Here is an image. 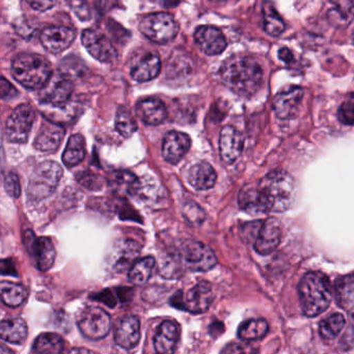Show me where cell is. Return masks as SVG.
<instances>
[{
    "label": "cell",
    "mask_w": 354,
    "mask_h": 354,
    "mask_svg": "<svg viewBox=\"0 0 354 354\" xmlns=\"http://www.w3.org/2000/svg\"><path fill=\"white\" fill-rule=\"evenodd\" d=\"M136 115L147 125L158 126L165 121L167 109L160 99L150 97L142 99L136 104Z\"/></svg>",
    "instance_id": "603a6c76"
},
{
    "label": "cell",
    "mask_w": 354,
    "mask_h": 354,
    "mask_svg": "<svg viewBox=\"0 0 354 354\" xmlns=\"http://www.w3.org/2000/svg\"><path fill=\"white\" fill-rule=\"evenodd\" d=\"M140 339V322L136 316H126L120 320L115 330V341L123 349H133Z\"/></svg>",
    "instance_id": "44dd1931"
},
{
    "label": "cell",
    "mask_w": 354,
    "mask_h": 354,
    "mask_svg": "<svg viewBox=\"0 0 354 354\" xmlns=\"http://www.w3.org/2000/svg\"><path fill=\"white\" fill-rule=\"evenodd\" d=\"M183 215L187 221L194 225H201L206 216L203 209L194 202H187L184 204Z\"/></svg>",
    "instance_id": "ab89813d"
},
{
    "label": "cell",
    "mask_w": 354,
    "mask_h": 354,
    "mask_svg": "<svg viewBox=\"0 0 354 354\" xmlns=\"http://www.w3.org/2000/svg\"><path fill=\"white\" fill-rule=\"evenodd\" d=\"M28 337V324L21 318L9 319L0 323V339L12 344L24 343Z\"/></svg>",
    "instance_id": "f546056e"
},
{
    "label": "cell",
    "mask_w": 354,
    "mask_h": 354,
    "mask_svg": "<svg viewBox=\"0 0 354 354\" xmlns=\"http://www.w3.org/2000/svg\"><path fill=\"white\" fill-rule=\"evenodd\" d=\"M28 297V291L22 285L12 281H0V300L10 306L17 308Z\"/></svg>",
    "instance_id": "d6a6232c"
},
{
    "label": "cell",
    "mask_w": 354,
    "mask_h": 354,
    "mask_svg": "<svg viewBox=\"0 0 354 354\" xmlns=\"http://www.w3.org/2000/svg\"><path fill=\"white\" fill-rule=\"evenodd\" d=\"M26 1L35 11L46 12L57 5V0H26Z\"/></svg>",
    "instance_id": "f6af8a7d"
},
{
    "label": "cell",
    "mask_w": 354,
    "mask_h": 354,
    "mask_svg": "<svg viewBox=\"0 0 354 354\" xmlns=\"http://www.w3.org/2000/svg\"><path fill=\"white\" fill-rule=\"evenodd\" d=\"M40 91L41 104L45 106H61L71 100L74 84L69 76L57 72L50 76L47 84Z\"/></svg>",
    "instance_id": "30bf717a"
},
{
    "label": "cell",
    "mask_w": 354,
    "mask_h": 354,
    "mask_svg": "<svg viewBox=\"0 0 354 354\" xmlns=\"http://www.w3.org/2000/svg\"><path fill=\"white\" fill-rule=\"evenodd\" d=\"M36 113L30 104H21L14 109L6 125L8 140L14 144L28 142L34 125Z\"/></svg>",
    "instance_id": "9c48e42d"
},
{
    "label": "cell",
    "mask_w": 354,
    "mask_h": 354,
    "mask_svg": "<svg viewBox=\"0 0 354 354\" xmlns=\"http://www.w3.org/2000/svg\"><path fill=\"white\" fill-rule=\"evenodd\" d=\"M279 57L283 63L288 64V65H290V64L294 62L293 53H292V51L290 50L289 48H287V47H283V48L279 49Z\"/></svg>",
    "instance_id": "7dc6e473"
},
{
    "label": "cell",
    "mask_w": 354,
    "mask_h": 354,
    "mask_svg": "<svg viewBox=\"0 0 354 354\" xmlns=\"http://www.w3.org/2000/svg\"><path fill=\"white\" fill-rule=\"evenodd\" d=\"M63 176V169L55 161H45L35 169L28 184V198L32 201L44 200L53 194Z\"/></svg>",
    "instance_id": "5b68a950"
},
{
    "label": "cell",
    "mask_w": 354,
    "mask_h": 354,
    "mask_svg": "<svg viewBox=\"0 0 354 354\" xmlns=\"http://www.w3.org/2000/svg\"><path fill=\"white\" fill-rule=\"evenodd\" d=\"M24 242L28 252L34 256L37 267L43 272L48 271L57 256L53 241L47 237L37 238L32 231H26Z\"/></svg>",
    "instance_id": "7c38bea8"
},
{
    "label": "cell",
    "mask_w": 354,
    "mask_h": 354,
    "mask_svg": "<svg viewBox=\"0 0 354 354\" xmlns=\"http://www.w3.org/2000/svg\"><path fill=\"white\" fill-rule=\"evenodd\" d=\"M82 41L88 53L101 63H111L118 57L117 49L111 40L96 30H84Z\"/></svg>",
    "instance_id": "4fadbf2b"
},
{
    "label": "cell",
    "mask_w": 354,
    "mask_h": 354,
    "mask_svg": "<svg viewBox=\"0 0 354 354\" xmlns=\"http://www.w3.org/2000/svg\"><path fill=\"white\" fill-rule=\"evenodd\" d=\"M215 169L208 162H198L188 169L187 181L194 189L207 190L216 183Z\"/></svg>",
    "instance_id": "d4e9b609"
},
{
    "label": "cell",
    "mask_w": 354,
    "mask_h": 354,
    "mask_svg": "<svg viewBox=\"0 0 354 354\" xmlns=\"http://www.w3.org/2000/svg\"><path fill=\"white\" fill-rule=\"evenodd\" d=\"M65 134V128L61 124L45 119L35 140V148L42 152H53L63 142Z\"/></svg>",
    "instance_id": "ffe728a7"
},
{
    "label": "cell",
    "mask_w": 354,
    "mask_h": 354,
    "mask_svg": "<svg viewBox=\"0 0 354 354\" xmlns=\"http://www.w3.org/2000/svg\"><path fill=\"white\" fill-rule=\"evenodd\" d=\"M19 95L17 88L3 76H0V98L3 100H12Z\"/></svg>",
    "instance_id": "ee69618b"
},
{
    "label": "cell",
    "mask_w": 354,
    "mask_h": 354,
    "mask_svg": "<svg viewBox=\"0 0 354 354\" xmlns=\"http://www.w3.org/2000/svg\"><path fill=\"white\" fill-rule=\"evenodd\" d=\"M298 293L302 312L310 318L325 312L333 297L329 279L320 271L306 273L298 286Z\"/></svg>",
    "instance_id": "3957f363"
},
{
    "label": "cell",
    "mask_w": 354,
    "mask_h": 354,
    "mask_svg": "<svg viewBox=\"0 0 354 354\" xmlns=\"http://www.w3.org/2000/svg\"><path fill=\"white\" fill-rule=\"evenodd\" d=\"M192 140L187 134L171 131L165 134L162 144V156L167 162L177 165L187 154Z\"/></svg>",
    "instance_id": "d6986e66"
},
{
    "label": "cell",
    "mask_w": 354,
    "mask_h": 354,
    "mask_svg": "<svg viewBox=\"0 0 354 354\" xmlns=\"http://www.w3.org/2000/svg\"><path fill=\"white\" fill-rule=\"evenodd\" d=\"M262 13L263 26H264V30L267 34L277 37L285 32V22L275 11L274 7L268 1H265L263 5Z\"/></svg>",
    "instance_id": "8d00e7d4"
},
{
    "label": "cell",
    "mask_w": 354,
    "mask_h": 354,
    "mask_svg": "<svg viewBox=\"0 0 354 354\" xmlns=\"http://www.w3.org/2000/svg\"><path fill=\"white\" fill-rule=\"evenodd\" d=\"M72 352H91V350H86V349H74V350H72Z\"/></svg>",
    "instance_id": "816d5d0a"
},
{
    "label": "cell",
    "mask_w": 354,
    "mask_h": 354,
    "mask_svg": "<svg viewBox=\"0 0 354 354\" xmlns=\"http://www.w3.org/2000/svg\"><path fill=\"white\" fill-rule=\"evenodd\" d=\"M212 301V287L207 281H200L186 291H178L171 300L175 308L192 314L206 312Z\"/></svg>",
    "instance_id": "ba28073f"
},
{
    "label": "cell",
    "mask_w": 354,
    "mask_h": 354,
    "mask_svg": "<svg viewBox=\"0 0 354 354\" xmlns=\"http://www.w3.org/2000/svg\"><path fill=\"white\" fill-rule=\"evenodd\" d=\"M109 180L111 189L120 196H136L140 189V180L130 171H115Z\"/></svg>",
    "instance_id": "f1b7e54d"
},
{
    "label": "cell",
    "mask_w": 354,
    "mask_h": 354,
    "mask_svg": "<svg viewBox=\"0 0 354 354\" xmlns=\"http://www.w3.org/2000/svg\"><path fill=\"white\" fill-rule=\"evenodd\" d=\"M304 92L299 86H290L279 92L273 100V109L279 119H293L299 113Z\"/></svg>",
    "instance_id": "5bb4252c"
},
{
    "label": "cell",
    "mask_w": 354,
    "mask_h": 354,
    "mask_svg": "<svg viewBox=\"0 0 354 354\" xmlns=\"http://www.w3.org/2000/svg\"><path fill=\"white\" fill-rule=\"evenodd\" d=\"M211 1H214V3H225V1H229V0H211Z\"/></svg>",
    "instance_id": "f5cc1de1"
},
{
    "label": "cell",
    "mask_w": 354,
    "mask_h": 354,
    "mask_svg": "<svg viewBox=\"0 0 354 354\" xmlns=\"http://www.w3.org/2000/svg\"><path fill=\"white\" fill-rule=\"evenodd\" d=\"M161 71L160 57L156 53H148L134 64L131 76L136 82H147L154 80Z\"/></svg>",
    "instance_id": "484cf974"
},
{
    "label": "cell",
    "mask_w": 354,
    "mask_h": 354,
    "mask_svg": "<svg viewBox=\"0 0 354 354\" xmlns=\"http://www.w3.org/2000/svg\"><path fill=\"white\" fill-rule=\"evenodd\" d=\"M337 119L344 125L352 126L354 122L353 96L350 95L349 100L345 101L337 111Z\"/></svg>",
    "instance_id": "b9f144b4"
},
{
    "label": "cell",
    "mask_w": 354,
    "mask_h": 354,
    "mask_svg": "<svg viewBox=\"0 0 354 354\" xmlns=\"http://www.w3.org/2000/svg\"><path fill=\"white\" fill-rule=\"evenodd\" d=\"M72 12L82 22L92 19V11L86 0H68Z\"/></svg>",
    "instance_id": "60d3db41"
},
{
    "label": "cell",
    "mask_w": 354,
    "mask_h": 354,
    "mask_svg": "<svg viewBox=\"0 0 354 354\" xmlns=\"http://www.w3.org/2000/svg\"><path fill=\"white\" fill-rule=\"evenodd\" d=\"M0 274L14 275V277L17 275V270H16L13 261L10 260V259L0 260Z\"/></svg>",
    "instance_id": "bcb514c9"
},
{
    "label": "cell",
    "mask_w": 354,
    "mask_h": 354,
    "mask_svg": "<svg viewBox=\"0 0 354 354\" xmlns=\"http://www.w3.org/2000/svg\"><path fill=\"white\" fill-rule=\"evenodd\" d=\"M258 187L267 213L283 212L295 201V182L287 171H270L259 182Z\"/></svg>",
    "instance_id": "7a4b0ae2"
},
{
    "label": "cell",
    "mask_w": 354,
    "mask_h": 354,
    "mask_svg": "<svg viewBox=\"0 0 354 354\" xmlns=\"http://www.w3.org/2000/svg\"><path fill=\"white\" fill-rule=\"evenodd\" d=\"M194 41L207 55H221L227 45L223 32L214 26H200L194 32Z\"/></svg>",
    "instance_id": "ac0fdd59"
},
{
    "label": "cell",
    "mask_w": 354,
    "mask_h": 354,
    "mask_svg": "<svg viewBox=\"0 0 354 354\" xmlns=\"http://www.w3.org/2000/svg\"><path fill=\"white\" fill-rule=\"evenodd\" d=\"M5 188L12 198H19L21 194V185L19 177L15 173H9L5 178Z\"/></svg>",
    "instance_id": "7bdbcfd3"
},
{
    "label": "cell",
    "mask_w": 354,
    "mask_h": 354,
    "mask_svg": "<svg viewBox=\"0 0 354 354\" xmlns=\"http://www.w3.org/2000/svg\"><path fill=\"white\" fill-rule=\"evenodd\" d=\"M353 273L344 275L335 281V298L343 310L351 314L353 312L354 285Z\"/></svg>",
    "instance_id": "4dcf8cb0"
},
{
    "label": "cell",
    "mask_w": 354,
    "mask_h": 354,
    "mask_svg": "<svg viewBox=\"0 0 354 354\" xmlns=\"http://www.w3.org/2000/svg\"><path fill=\"white\" fill-rule=\"evenodd\" d=\"M182 267L192 272H204L216 265L214 252L202 242L186 240L177 252Z\"/></svg>",
    "instance_id": "52a82bcc"
},
{
    "label": "cell",
    "mask_w": 354,
    "mask_h": 354,
    "mask_svg": "<svg viewBox=\"0 0 354 354\" xmlns=\"http://www.w3.org/2000/svg\"><path fill=\"white\" fill-rule=\"evenodd\" d=\"M140 252V245L134 240L120 242L111 256V266L117 272H123L136 262Z\"/></svg>",
    "instance_id": "cb8c5ba5"
},
{
    "label": "cell",
    "mask_w": 354,
    "mask_h": 354,
    "mask_svg": "<svg viewBox=\"0 0 354 354\" xmlns=\"http://www.w3.org/2000/svg\"><path fill=\"white\" fill-rule=\"evenodd\" d=\"M281 229L279 219L271 217L261 223L258 235L254 239V250L262 256L274 252L281 242Z\"/></svg>",
    "instance_id": "2e32d148"
},
{
    "label": "cell",
    "mask_w": 354,
    "mask_h": 354,
    "mask_svg": "<svg viewBox=\"0 0 354 354\" xmlns=\"http://www.w3.org/2000/svg\"><path fill=\"white\" fill-rule=\"evenodd\" d=\"M155 265L156 262L153 257H146V258L136 260L129 268V273H128L129 281L134 285H145L152 277Z\"/></svg>",
    "instance_id": "836d02e7"
},
{
    "label": "cell",
    "mask_w": 354,
    "mask_h": 354,
    "mask_svg": "<svg viewBox=\"0 0 354 354\" xmlns=\"http://www.w3.org/2000/svg\"><path fill=\"white\" fill-rule=\"evenodd\" d=\"M242 346L239 344H232V345H227L223 352H230V353H237V352H245V349H242Z\"/></svg>",
    "instance_id": "c3c4849f"
},
{
    "label": "cell",
    "mask_w": 354,
    "mask_h": 354,
    "mask_svg": "<svg viewBox=\"0 0 354 354\" xmlns=\"http://www.w3.org/2000/svg\"><path fill=\"white\" fill-rule=\"evenodd\" d=\"M12 75L28 90H41L53 75L51 65L42 55H18L12 62Z\"/></svg>",
    "instance_id": "277c9868"
},
{
    "label": "cell",
    "mask_w": 354,
    "mask_h": 354,
    "mask_svg": "<svg viewBox=\"0 0 354 354\" xmlns=\"http://www.w3.org/2000/svg\"><path fill=\"white\" fill-rule=\"evenodd\" d=\"M140 32L157 44H167L177 37L179 26L169 13L160 12L145 16L140 22Z\"/></svg>",
    "instance_id": "8992f818"
},
{
    "label": "cell",
    "mask_w": 354,
    "mask_h": 354,
    "mask_svg": "<svg viewBox=\"0 0 354 354\" xmlns=\"http://www.w3.org/2000/svg\"><path fill=\"white\" fill-rule=\"evenodd\" d=\"M268 331L269 324L265 319H250L240 325L238 337L242 341H258L263 339Z\"/></svg>",
    "instance_id": "e575fe53"
},
{
    "label": "cell",
    "mask_w": 354,
    "mask_h": 354,
    "mask_svg": "<svg viewBox=\"0 0 354 354\" xmlns=\"http://www.w3.org/2000/svg\"><path fill=\"white\" fill-rule=\"evenodd\" d=\"M86 157V140L82 134L70 136L63 154L66 167H72L82 162Z\"/></svg>",
    "instance_id": "1f68e13d"
},
{
    "label": "cell",
    "mask_w": 354,
    "mask_h": 354,
    "mask_svg": "<svg viewBox=\"0 0 354 354\" xmlns=\"http://www.w3.org/2000/svg\"><path fill=\"white\" fill-rule=\"evenodd\" d=\"M64 347L65 343L61 335L55 333H45L37 337L32 350L36 353H61Z\"/></svg>",
    "instance_id": "d590c367"
},
{
    "label": "cell",
    "mask_w": 354,
    "mask_h": 354,
    "mask_svg": "<svg viewBox=\"0 0 354 354\" xmlns=\"http://www.w3.org/2000/svg\"><path fill=\"white\" fill-rule=\"evenodd\" d=\"M78 327L80 333L88 339H103L111 330V316L98 306H90L80 314Z\"/></svg>",
    "instance_id": "8fae6325"
},
{
    "label": "cell",
    "mask_w": 354,
    "mask_h": 354,
    "mask_svg": "<svg viewBox=\"0 0 354 354\" xmlns=\"http://www.w3.org/2000/svg\"><path fill=\"white\" fill-rule=\"evenodd\" d=\"M238 204L242 210L250 213V214L257 215L267 213L258 184L244 186L238 194Z\"/></svg>",
    "instance_id": "83f0119b"
},
{
    "label": "cell",
    "mask_w": 354,
    "mask_h": 354,
    "mask_svg": "<svg viewBox=\"0 0 354 354\" xmlns=\"http://www.w3.org/2000/svg\"><path fill=\"white\" fill-rule=\"evenodd\" d=\"M180 339V327L175 321H163L154 337V347L158 353L169 354L176 351Z\"/></svg>",
    "instance_id": "7402d4cb"
},
{
    "label": "cell",
    "mask_w": 354,
    "mask_h": 354,
    "mask_svg": "<svg viewBox=\"0 0 354 354\" xmlns=\"http://www.w3.org/2000/svg\"><path fill=\"white\" fill-rule=\"evenodd\" d=\"M219 76L229 90L242 97L254 96L262 86L260 65L246 55H234L225 59L219 70Z\"/></svg>",
    "instance_id": "6da1fadb"
},
{
    "label": "cell",
    "mask_w": 354,
    "mask_h": 354,
    "mask_svg": "<svg viewBox=\"0 0 354 354\" xmlns=\"http://www.w3.org/2000/svg\"><path fill=\"white\" fill-rule=\"evenodd\" d=\"M180 0H163V6L165 8H174L179 5Z\"/></svg>",
    "instance_id": "681fc988"
},
{
    "label": "cell",
    "mask_w": 354,
    "mask_h": 354,
    "mask_svg": "<svg viewBox=\"0 0 354 354\" xmlns=\"http://www.w3.org/2000/svg\"><path fill=\"white\" fill-rule=\"evenodd\" d=\"M329 24L335 28H347L353 19V0H329Z\"/></svg>",
    "instance_id": "4316f807"
},
{
    "label": "cell",
    "mask_w": 354,
    "mask_h": 354,
    "mask_svg": "<svg viewBox=\"0 0 354 354\" xmlns=\"http://www.w3.org/2000/svg\"><path fill=\"white\" fill-rule=\"evenodd\" d=\"M345 324L346 319L344 315L335 313L321 321L319 325V333L324 341L331 342L341 333Z\"/></svg>",
    "instance_id": "74e56055"
},
{
    "label": "cell",
    "mask_w": 354,
    "mask_h": 354,
    "mask_svg": "<svg viewBox=\"0 0 354 354\" xmlns=\"http://www.w3.org/2000/svg\"><path fill=\"white\" fill-rule=\"evenodd\" d=\"M115 128L124 138H130L138 130V124L126 107L120 106L115 115Z\"/></svg>",
    "instance_id": "f35d334b"
},
{
    "label": "cell",
    "mask_w": 354,
    "mask_h": 354,
    "mask_svg": "<svg viewBox=\"0 0 354 354\" xmlns=\"http://www.w3.org/2000/svg\"><path fill=\"white\" fill-rule=\"evenodd\" d=\"M75 30L66 26H47L40 36L43 47L53 55H59L71 46L75 40Z\"/></svg>",
    "instance_id": "9a60e30c"
},
{
    "label": "cell",
    "mask_w": 354,
    "mask_h": 354,
    "mask_svg": "<svg viewBox=\"0 0 354 354\" xmlns=\"http://www.w3.org/2000/svg\"><path fill=\"white\" fill-rule=\"evenodd\" d=\"M244 138L233 126H225L219 136V152L223 162L232 165L243 151Z\"/></svg>",
    "instance_id": "e0dca14e"
},
{
    "label": "cell",
    "mask_w": 354,
    "mask_h": 354,
    "mask_svg": "<svg viewBox=\"0 0 354 354\" xmlns=\"http://www.w3.org/2000/svg\"><path fill=\"white\" fill-rule=\"evenodd\" d=\"M13 350L10 349L7 346L3 345V344L0 343V353H13Z\"/></svg>",
    "instance_id": "f907efd6"
}]
</instances>
